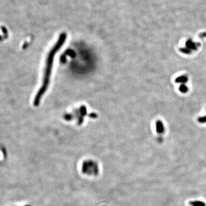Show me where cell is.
I'll list each match as a JSON object with an SVG mask.
<instances>
[{
    "label": "cell",
    "instance_id": "6da1fadb",
    "mask_svg": "<svg viewBox=\"0 0 206 206\" xmlns=\"http://www.w3.org/2000/svg\"><path fill=\"white\" fill-rule=\"evenodd\" d=\"M192 205L194 206H204V204L201 202H195L192 203Z\"/></svg>",
    "mask_w": 206,
    "mask_h": 206
}]
</instances>
